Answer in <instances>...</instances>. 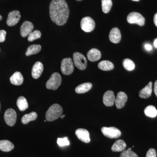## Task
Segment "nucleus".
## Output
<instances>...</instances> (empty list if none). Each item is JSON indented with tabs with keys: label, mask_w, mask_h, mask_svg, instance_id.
I'll return each instance as SVG.
<instances>
[{
	"label": "nucleus",
	"mask_w": 157,
	"mask_h": 157,
	"mask_svg": "<svg viewBox=\"0 0 157 157\" xmlns=\"http://www.w3.org/2000/svg\"><path fill=\"white\" fill-rule=\"evenodd\" d=\"M154 92L156 96L157 97V80L155 82L154 85Z\"/></svg>",
	"instance_id": "c9c22d12"
},
{
	"label": "nucleus",
	"mask_w": 157,
	"mask_h": 157,
	"mask_svg": "<svg viewBox=\"0 0 157 157\" xmlns=\"http://www.w3.org/2000/svg\"><path fill=\"white\" fill-rule=\"evenodd\" d=\"M87 58L91 62H96L101 59V52L97 48H92L87 52Z\"/></svg>",
	"instance_id": "f3484780"
},
{
	"label": "nucleus",
	"mask_w": 157,
	"mask_h": 157,
	"mask_svg": "<svg viewBox=\"0 0 157 157\" xmlns=\"http://www.w3.org/2000/svg\"><path fill=\"white\" fill-rule=\"evenodd\" d=\"M43 71V65L42 63L37 62L34 65L32 69V75L35 79L39 78Z\"/></svg>",
	"instance_id": "2eb2a0df"
},
{
	"label": "nucleus",
	"mask_w": 157,
	"mask_h": 157,
	"mask_svg": "<svg viewBox=\"0 0 157 157\" xmlns=\"http://www.w3.org/2000/svg\"><path fill=\"white\" fill-rule=\"evenodd\" d=\"M6 32L4 30H0V42H3L6 40Z\"/></svg>",
	"instance_id": "72a5a7b5"
},
{
	"label": "nucleus",
	"mask_w": 157,
	"mask_h": 157,
	"mask_svg": "<svg viewBox=\"0 0 157 157\" xmlns=\"http://www.w3.org/2000/svg\"><path fill=\"white\" fill-rule=\"evenodd\" d=\"M70 11L65 0H52L49 6L51 19L58 25H64L69 17Z\"/></svg>",
	"instance_id": "f257e3e1"
},
{
	"label": "nucleus",
	"mask_w": 157,
	"mask_h": 157,
	"mask_svg": "<svg viewBox=\"0 0 157 157\" xmlns=\"http://www.w3.org/2000/svg\"><path fill=\"white\" fill-rule=\"evenodd\" d=\"M62 73L66 75H70L74 71V65L72 59L70 58H65L62 60L61 65Z\"/></svg>",
	"instance_id": "39448f33"
},
{
	"label": "nucleus",
	"mask_w": 157,
	"mask_h": 157,
	"mask_svg": "<svg viewBox=\"0 0 157 157\" xmlns=\"http://www.w3.org/2000/svg\"><path fill=\"white\" fill-rule=\"evenodd\" d=\"M126 144L124 140H118L115 141L111 147V150L113 152L123 151L126 148Z\"/></svg>",
	"instance_id": "aec40b11"
},
{
	"label": "nucleus",
	"mask_w": 157,
	"mask_h": 157,
	"mask_svg": "<svg viewBox=\"0 0 157 157\" xmlns=\"http://www.w3.org/2000/svg\"><path fill=\"white\" fill-rule=\"evenodd\" d=\"M41 35H42V34L40 31L39 30L34 31L33 32H32L29 35L28 40L29 42H33L36 39L41 38Z\"/></svg>",
	"instance_id": "c756f323"
},
{
	"label": "nucleus",
	"mask_w": 157,
	"mask_h": 157,
	"mask_svg": "<svg viewBox=\"0 0 157 157\" xmlns=\"http://www.w3.org/2000/svg\"><path fill=\"white\" fill-rule=\"evenodd\" d=\"M11 84L14 85L19 86L22 84L24 78L22 74L19 72H16L11 76L10 78Z\"/></svg>",
	"instance_id": "6ab92c4d"
},
{
	"label": "nucleus",
	"mask_w": 157,
	"mask_h": 157,
	"mask_svg": "<svg viewBox=\"0 0 157 157\" xmlns=\"http://www.w3.org/2000/svg\"><path fill=\"white\" fill-rule=\"evenodd\" d=\"M154 22L155 25L157 27V13L155 14L154 17Z\"/></svg>",
	"instance_id": "e433bc0d"
},
{
	"label": "nucleus",
	"mask_w": 157,
	"mask_h": 157,
	"mask_svg": "<svg viewBox=\"0 0 157 157\" xmlns=\"http://www.w3.org/2000/svg\"><path fill=\"white\" fill-rule=\"evenodd\" d=\"M132 1H136V2H138V1H139V0H132Z\"/></svg>",
	"instance_id": "a19ab883"
},
{
	"label": "nucleus",
	"mask_w": 157,
	"mask_h": 157,
	"mask_svg": "<svg viewBox=\"0 0 157 157\" xmlns=\"http://www.w3.org/2000/svg\"><path fill=\"white\" fill-rule=\"evenodd\" d=\"M121 38L120 31L117 28H114L110 31L109 34V39L113 43H117Z\"/></svg>",
	"instance_id": "dca6fc26"
},
{
	"label": "nucleus",
	"mask_w": 157,
	"mask_h": 157,
	"mask_svg": "<svg viewBox=\"0 0 157 157\" xmlns=\"http://www.w3.org/2000/svg\"><path fill=\"white\" fill-rule=\"evenodd\" d=\"M21 17V16L19 11L15 10L11 11L8 15V19L6 21L7 25L9 26L16 25L19 22Z\"/></svg>",
	"instance_id": "9d476101"
},
{
	"label": "nucleus",
	"mask_w": 157,
	"mask_h": 157,
	"mask_svg": "<svg viewBox=\"0 0 157 157\" xmlns=\"http://www.w3.org/2000/svg\"><path fill=\"white\" fill-rule=\"evenodd\" d=\"M152 82H150L146 86L140 90L139 93V97L144 99H147L149 98L151 96L152 90Z\"/></svg>",
	"instance_id": "a211bd4d"
},
{
	"label": "nucleus",
	"mask_w": 157,
	"mask_h": 157,
	"mask_svg": "<svg viewBox=\"0 0 157 157\" xmlns=\"http://www.w3.org/2000/svg\"><path fill=\"white\" fill-rule=\"evenodd\" d=\"M127 100L128 96L125 93L122 91L118 93L115 101V104L117 108L120 109L124 107L125 105Z\"/></svg>",
	"instance_id": "9b49d317"
},
{
	"label": "nucleus",
	"mask_w": 157,
	"mask_h": 157,
	"mask_svg": "<svg viewBox=\"0 0 157 157\" xmlns=\"http://www.w3.org/2000/svg\"><path fill=\"white\" fill-rule=\"evenodd\" d=\"M157 153L155 150L154 148H151L147 151L146 157H156Z\"/></svg>",
	"instance_id": "473e14b6"
},
{
	"label": "nucleus",
	"mask_w": 157,
	"mask_h": 157,
	"mask_svg": "<svg viewBox=\"0 0 157 157\" xmlns=\"http://www.w3.org/2000/svg\"><path fill=\"white\" fill-rule=\"evenodd\" d=\"M41 45H33L29 46L27 48L25 55L27 56L33 55L38 53L41 50Z\"/></svg>",
	"instance_id": "393cba45"
},
{
	"label": "nucleus",
	"mask_w": 157,
	"mask_h": 157,
	"mask_svg": "<svg viewBox=\"0 0 157 157\" xmlns=\"http://www.w3.org/2000/svg\"><path fill=\"white\" fill-rule=\"evenodd\" d=\"M4 119L6 123L9 126H13L15 124L17 120V114L14 109H7L5 113Z\"/></svg>",
	"instance_id": "1a4fd4ad"
},
{
	"label": "nucleus",
	"mask_w": 157,
	"mask_h": 157,
	"mask_svg": "<svg viewBox=\"0 0 157 157\" xmlns=\"http://www.w3.org/2000/svg\"><path fill=\"white\" fill-rule=\"evenodd\" d=\"M98 67L103 71H110L114 68V65L112 62L109 61H102L99 63Z\"/></svg>",
	"instance_id": "5701e85b"
},
{
	"label": "nucleus",
	"mask_w": 157,
	"mask_h": 157,
	"mask_svg": "<svg viewBox=\"0 0 157 157\" xmlns=\"http://www.w3.org/2000/svg\"><path fill=\"white\" fill-rule=\"evenodd\" d=\"M34 25L30 21H24L21 27L20 34L22 37H26L32 33Z\"/></svg>",
	"instance_id": "f8f14e48"
},
{
	"label": "nucleus",
	"mask_w": 157,
	"mask_h": 157,
	"mask_svg": "<svg viewBox=\"0 0 157 157\" xmlns=\"http://www.w3.org/2000/svg\"><path fill=\"white\" fill-rule=\"evenodd\" d=\"M76 136L79 140L85 143H89L90 141V133L86 129L79 128L76 131Z\"/></svg>",
	"instance_id": "4468645a"
},
{
	"label": "nucleus",
	"mask_w": 157,
	"mask_h": 157,
	"mask_svg": "<svg viewBox=\"0 0 157 157\" xmlns=\"http://www.w3.org/2000/svg\"><path fill=\"white\" fill-rule=\"evenodd\" d=\"M128 22L130 24H136L140 26L144 25L145 18L140 13L136 12L130 13L127 17Z\"/></svg>",
	"instance_id": "423d86ee"
},
{
	"label": "nucleus",
	"mask_w": 157,
	"mask_h": 157,
	"mask_svg": "<svg viewBox=\"0 0 157 157\" xmlns=\"http://www.w3.org/2000/svg\"><path fill=\"white\" fill-rule=\"evenodd\" d=\"M62 82L61 75L58 73H53L46 82V87L48 90H56Z\"/></svg>",
	"instance_id": "7ed1b4c3"
},
{
	"label": "nucleus",
	"mask_w": 157,
	"mask_h": 157,
	"mask_svg": "<svg viewBox=\"0 0 157 157\" xmlns=\"http://www.w3.org/2000/svg\"><path fill=\"white\" fill-rule=\"evenodd\" d=\"M0 108H1V105H0Z\"/></svg>",
	"instance_id": "37998d69"
},
{
	"label": "nucleus",
	"mask_w": 157,
	"mask_h": 157,
	"mask_svg": "<svg viewBox=\"0 0 157 157\" xmlns=\"http://www.w3.org/2000/svg\"><path fill=\"white\" fill-rule=\"evenodd\" d=\"M124 67L128 71H132L135 69V66L134 62L129 59H125L122 63Z\"/></svg>",
	"instance_id": "c85d7f7f"
},
{
	"label": "nucleus",
	"mask_w": 157,
	"mask_h": 157,
	"mask_svg": "<svg viewBox=\"0 0 157 157\" xmlns=\"http://www.w3.org/2000/svg\"><path fill=\"white\" fill-rule=\"evenodd\" d=\"M144 113L147 116L150 117H155L157 115V110L152 105L147 106L144 110Z\"/></svg>",
	"instance_id": "bb28decb"
},
{
	"label": "nucleus",
	"mask_w": 157,
	"mask_h": 157,
	"mask_svg": "<svg viewBox=\"0 0 157 157\" xmlns=\"http://www.w3.org/2000/svg\"><path fill=\"white\" fill-rule=\"evenodd\" d=\"M154 45L155 47L157 48V39H155L154 42Z\"/></svg>",
	"instance_id": "4c0bfd02"
},
{
	"label": "nucleus",
	"mask_w": 157,
	"mask_h": 157,
	"mask_svg": "<svg viewBox=\"0 0 157 157\" xmlns=\"http://www.w3.org/2000/svg\"><path fill=\"white\" fill-rule=\"evenodd\" d=\"M63 108L58 104L52 105L47 110L45 114L46 121H52L57 119L60 117L63 113Z\"/></svg>",
	"instance_id": "f03ea898"
},
{
	"label": "nucleus",
	"mask_w": 157,
	"mask_h": 157,
	"mask_svg": "<svg viewBox=\"0 0 157 157\" xmlns=\"http://www.w3.org/2000/svg\"><path fill=\"white\" fill-rule=\"evenodd\" d=\"M2 16H1V15H0V21H1V20L2 19Z\"/></svg>",
	"instance_id": "ea45409f"
},
{
	"label": "nucleus",
	"mask_w": 157,
	"mask_h": 157,
	"mask_svg": "<svg viewBox=\"0 0 157 157\" xmlns=\"http://www.w3.org/2000/svg\"><path fill=\"white\" fill-rule=\"evenodd\" d=\"M80 26L82 30L86 33H90L95 29V23L91 17H86L81 20Z\"/></svg>",
	"instance_id": "0eeeda50"
},
{
	"label": "nucleus",
	"mask_w": 157,
	"mask_h": 157,
	"mask_svg": "<svg viewBox=\"0 0 157 157\" xmlns=\"http://www.w3.org/2000/svg\"><path fill=\"white\" fill-rule=\"evenodd\" d=\"M101 132L104 136L109 138H117L120 137L121 131L115 127H103L101 128Z\"/></svg>",
	"instance_id": "6e6552de"
},
{
	"label": "nucleus",
	"mask_w": 157,
	"mask_h": 157,
	"mask_svg": "<svg viewBox=\"0 0 157 157\" xmlns=\"http://www.w3.org/2000/svg\"><path fill=\"white\" fill-rule=\"evenodd\" d=\"M57 143L59 146L60 147L68 146L70 144V141L68 140L67 137L58 138Z\"/></svg>",
	"instance_id": "2f4dec72"
},
{
	"label": "nucleus",
	"mask_w": 157,
	"mask_h": 157,
	"mask_svg": "<svg viewBox=\"0 0 157 157\" xmlns=\"http://www.w3.org/2000/svg\"><path fill=\"white\" fill-rule=\"evenodd\" d=\"M115 97L114 93L111 90L107 91L103 96V103L107 107L113 106L115 103Z\"/></svg>",
	"instance_id": "ddd939ff"
},
{
	"label": "nucleus",
	"mask_w": 157,
	"mask_h": 157,
	"mask_svg": "<svg viewBox=\"0 0 157 157\" xmlns=\"http://www.w3.org/2000/svg\"><path fill=\"white\" fill-rule=\"evenodd\" d=\"M65 117V115H61L60 117L61 118V119L63 118L64 117Z\"/></svg>",
	"instance_id": "58836bf2"
},
{
	"label": "nucleus",
	"mask_w": 157,
	"mask_h": 157,
	"mask_svg": "<svg viewBox=\"0 0 157 157\" xmlns=\"http://www.w3.org/2000/svg\"><path fill=\"white\" fill-rule=\"evenodd\" d=\"M92 84L90 82H86L79 85L76 88L75 91L77 94H84L87 92L91 89Z\"/></svg>",
	"instance_id": "4be33fe9"
},
{
	"label": "nucleus",
	"mask_w": 157,
	"mask_h": 157,
	"mask_svg": "<svg viewBox=\"0 0 157 157\" xmlns=\"http://www.w3.org/2000/svg\"><path fill=\"white\" fill-rule=\"evenodd\" d=\"M145 49L147 51H150L152 49V46L151 45H149V44H145Z\"/></svg>",
	"instance_id": "f704fd0d"
},
{
	"label": "nucleus",
	"mask_w": 157,
	"mask_h": 157,
	"mask_svg": "<svg viewBox=\"0 0 157 157\" xmlns=\"http://www.w3.org/2000/svg\"><path fill=\"white\" fill-rule=\"evenodd\" d=\"M102 10L104 13H107L110 11L112 6L111 0H101Z\"/></svg>",
	"instance_id": "cd10ccee"
},
{
	"label": "nucleus",
	"mask_w": 157,
	"mask_h": 157,
	"mask_svg": "<svg viewBox=\"0 0 157 157\" xmlns=\"http://www.w3.org/2000/svg\"><path fill=\"white\" fill-rule=\"evenodd\" d=\"M17 105L19 110L21 111H24L28 108L29 105L25 97H20L17 99Z\"/></svg>",
	"instance_id": "b1692460"
},
{
	"label": "nucleus",
	"mask_w": 157,
	"mask_h": 157,
	"mask_svg": "<svg viewBox=\"0 0 157 157\" xmlns=\"http://www.w3.org/2000/svg\"><path fill=\"white\" fill-rule=\"evenodd\" d=\"M46 120L44 121V122H46Z\"/></svg>",
	"instance_id": "79ce46f5"
},
{
	"label": "nucleus",
	"mask_w": 157,
	"mask_h": 157,
	"mask_svg": "<svg viewBox=\"0 0 157 157\" xmlns=\"http://www.w3.org/2000/svg\"><path fill=\"white\" fill-rule=\"evenodd\" d=\"M120 157H138V156L134 152L132 151V148L130 147L127 150L124 151L121 154Z\"/></svg>",
	"instance_id": "7c9ffc66"
},
{
	"label": "nucleus",
	"mask_w": 157,
	"mask_h": 157,
	"mask_svg": "<svg viewBox=\"0 0 157 157\" xmlns=\"http://www.w3.org/2000/svg\"><path fill=\"white\" fill-rule=\"evenodd\" d=\"M14 148V145L8 140H0V150L4 152H9Z\"/></svg>",
	"instance_id": "412c9836"
},
{
	"label": "nucleus",
	"mask_w": 157,
	"mask_h": 157,
	"mask_svg": "<svg viewBox=\"0 0 157 157\" xmlns=\"http://www.w3.org/2000/svg\"><path fill=\"white\" fill-rule=\"evenodd\" d=\"M37 117L36 113L33 112L29 114H25L21 118V122L25 124L31 121L36 120Z\"/></svg>",
	"instance_id": "a878e982"
},
{
	"label": "nucleus",
	"mask_w": 157,
	"mask_h": 157,
	"mask_svg": "<svg viewBox=\"0 0 157 157\" xmlns=\"http://www.w3.org/2000/svg\"><path fill=\"white\" fill-rule=\"evenodd\" d=\"M73 59L74 64L78 69L83 70L86 69L87 64V60L82 54L78 52H75L73 53Z\"/></svg>",
	"instance_id": "20e7f679"
}]
</instances>
